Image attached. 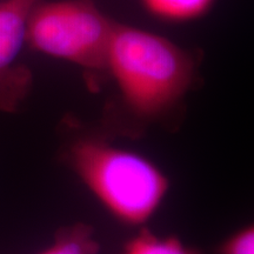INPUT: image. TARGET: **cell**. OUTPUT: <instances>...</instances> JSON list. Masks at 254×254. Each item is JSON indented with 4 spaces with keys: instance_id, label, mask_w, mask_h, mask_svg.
<instances>
[{
    "instance_id": "6da1fadb",
    "label": "cell",
    "mask_w": 254,
    "mask_h": 254,
    "mask_svg": "<svg viewBox=\"0 0 254 254\" xmlns=\"http://www.w3.org/2000/svg\"><path fill=\"white\" fill-rule=\"evenodd\" d=\"M107 71L111 72L128 111L155 120L184 99L195 77L193 57L166 38L116 24Z\"/></svg>"
},
{
    "instance_id": "7a4b0ae2",
    "label": "cell",
    "mask_w": 254,
    "mask_h": 254,
    "mask_svg": "<svg viewBox=\"0 0 254 254\" xmlns=\"http://www.w3.org/2000/svg\"><path fill=\"white\" fill-rule=\"evenodd\" d=\"M69 163L101 205L127 225L150 220L170 189L166 174L150 159L97 139L75 142Z\"/></svg>"
},
{
    "instance_id": "3957f363",
    "label": "cell",
    "mask_w": 254,
    "mask_h": 254,
    "mask_svg": "<svg viewBox=\"0 0 254 254\" xmlns=\"http://www.w3.org/2000/svg\"><path fill=\"white\" fill-rule=\"evenodd\" d=\"M116 24L91 0H39L28 14L25 41L44 55L104 71Z\"/></svg>"
},
{
    "instance_id": "277c9868",
    "label": "cell",
    "mask_w": 254,
    "mask_h": 254,
    "mask_svg": "<svg viewBox=\"0 0 254 254\" xmlns=\"http://www.w3.org/2000/svg\"><path fill=\"white\" fill-rule=\"evenodd\" d=\"M39 0H0V111L15 112L32 87V72L17 63L31 9Z\"/></svg>"
},
{
    "instance_id": "5b68a950",
    "label": "cell",
    "mask_w": 254,
    "mask_h": 254,
    "mask_svg": "<svg viewBox=\"0 0 254 254\" xmlns=\"http://www.w3.org/2000/svg\"><path fill=\"white\" fill-rule=\"evenodd\" d=\"M99 245L93 231L84 224L62 228L51 245L38 254H97Z\"/></svg>"
},
{
    "instance_id": "8992f818",
    "label": "cell",
    "mask_w": 254,
    "mask_h": 254,
    "mask_svg": "<svg viewBox=\"0 0 254 254\" xmlns=\"http://www.w3.org/2000/svg\"><path fill=\"white\" fill-rule=\"evenodd\" d=\"M124 254H202L187 246L177 237H159L150 231H141L127 243Z\"/></svg>"
},
{
    "instance_id": "52a82bcc",
    "label": "cell",
    "mask_w": 254,
    "mask_h": 254,
    "mask_svg": "<svg viewBox=\"0 0 254 254\" xmlns=\"http://www.w3.org/2000/svg\"><path fill=\"white\" fill-rule=\"evenodd\" d=\"M146 7L154 14L171 20H186L199 17L213 0H144Z\"/></svg>"
},
{
    "instance_id": "ba28073f",
    "label": "cell",
    "mask_w": 254,
    "mask_h": 254,
    "mask_svg": "<svg viewBox=\"0 0 254 254\" xmlns=\"http://www.w3.org/2000/svg\"><path fill=\"white\" fill-rule=\"evenodd\" d=\"M218 254H254V228L252 225L243 227L217 249Z\"/></svg>"
}]
</instances>
